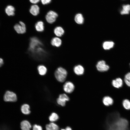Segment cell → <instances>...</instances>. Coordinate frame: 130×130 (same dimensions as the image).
Wrapping results in <instances>:
<instances>
[{
  "label": "cell",
  "instance_id": "cell-1",
  "mask_svg": "<svg viewBox=\"0 0 130 130\" xmlns=\"http://www.w3.org/2000/svg\"><path fill=\"white\" fill-rule=\"evenodd\" d=\"M28 49L29 53L35 57L44 56L47 53L44 49L41 41L36 37L30 38Z\"/></svg>",
  "mask_w": 130,
  "mask_h": 130
},
{
  "label": "cell",
  "instance_id": "cell-2",
  "mask_svg": "<svg viewBox=\"0 0 130 130\" xmlns=\"http://www.w3.org/2000/svg\"><path fill=\"white\" fill-rule=\"evenodd\" d=\"M67 75L66 70L62 67H59L56 70L55 75L57 80L59 82H63L65 80Z\"/></svg>",
  "mask_w": 130,
  "mask_h": 130
},
{
  "label": "cell",
  "instance_id": "cell-3",
  "mask_svg": "<svg viewBox=\"0 0 130 130\" xmlns=\"http://www.w3.org/2000/svg\"><path fill=\"white\" fill-rule=\"evenodd\" d=\"M58 16V14L56 13L51 10L47 13L45 16V19L47 23L52 24L56 21Z\"/></svg>",
  "mask_w": 130,
  "mask_h": 130
},
{
  "label": "cell",
  "instance_id": "cell-4",
  "mask_svg": "<svg viewBox=\"0 0 130 130\" xmlns=\"http://www.w3.org/2000/svg\"><path fill=\"white\" fill-rule=\"evenodd\" d=\"M17 99L16 94L13 92L7 91L5 93L4 96V100L6 102H15Z\"/></svg>",
  "mask_w": 130,
  "mask_h": 130
},
{
  "label": "cell",
  "instance_id": "cell-5",
  "mask_svg": "<svg viewBox=\"0 0 130 130\" xmlns=\"http://www.w3.org/2000/svg\"><path fill=\"white\" fill-rule=\"evenodd\" d=\"M14 28L16 32L19 34H23L26 32V26L24 23L20 21L19 24H15L14 26Z\"/></svg>",
  "mask_w": 130,
  "mask_h": 130
},
{
  "label": "cell",
  "instance_id": "cell-6",
  "mask_svg": "<svg viewBox=\"0 0 130 130\" xmlns=\"http://www.w3.org/2000/svg\"><path fill=\"white\" fill-rule=\"evenodd\" d=\"M96 68L100 72H104L107 71L109 68V66L106 64L104 60L99 61L97 63Z\"/></svg>",
  "mask_w": 130,
  "mask_h": 130
},
{
  "label": "cell",
  "instance_id": "cell-7",
  "mask_svg": "<svg viewBox=\"0 0 130 130\" xmlns=\"http://www.w3.org/2000/svg\"><path fill=\"white\" fill-rule=\"evenodd\" d=\"M70 99L65 94H60L57 99V103L62 106H64L66 101H69Z\"/></svg>",
  "mask_w": 130,
  "mask_h": 130
},
{
  "label": "cell",
  "instance_id": "cell-8",
  "mask_svg": "<svg viewBox=\"0 0 130 130\" xmlns=\"http://www.w3.org/2000/svg\"><path fill=\"white\" fill-rule=\"evenodd\" d=\"M75 87L74 84L71 82L67 81L66 82L63 86L64 91L66 93H71L74 91Z\"/></svg>",
  "mask_w": 130,
  "mask_h": 130
},
{
  "label": "cell",
  "instance_id": "cell-9",
  "mask_svg": "<svg viewBox=\"0 0 130 130\" xmlns=\"http://www.w3.org/2000/svg\"><path fill=\"white\" fill-rule=\"evenodd\" d=\"M62 43L61 39L58 37L53 38L51 40V45L54 46L58 47L60 46Z\"/></svg>",
  "mask_w": 130,
  "mask_h": 130
},
{
  "label": "cell",
  "instance_id": "cell-10",
  "mask_svg": "<svg viewBox=\"0 0 130 130\" xmlns=\"http://www.w3.org/2000/svg\"><path fill=\"white\" fill-rule=\"evenodd\" d=\"M44 22L41 21H39L36 22L35 25V28L36 30L39 32H43L45 27Z\"/></svg>",
  "mask_w": 130,
  "mask_h": 130
},
{
  "label": "cell",
  "instance_id": "cell-11",
  "mask_svg": "<svg viewBox=\"0 0 130 130\" xmlns=\"http://www.w3.org/2000/svg\"><path fill=\"white\" fill-rule=\"evenodd\" d=\"M112 85L115 87L119 88L122 86L123 82L121 78H117L112 80Z\"/></svg>",
  "mask_w": 130,
  "mask_h": 130
},
{
  "label": "cell",
  "instance_id": "cell-12",
  "mask_svg": "<svg viewBox=\"0 0 130 130\" xmlns=\"http://www.w3.org/2000/svg\"><path fill=\"white\" fill-rule=\"evenodd\" d=\"M5 11L6 13L8 16H13L15 14V9L13 6L8 5L5 8Z\"/></svg>",
  "mask_w": 130,
  "mask_h": 130
},
{
  "label": "cell",
  "instance_id": "cell-13",
  "mask_svg": "<svg viewBox=\"0 0 130 130\" xmlns=\"http://www.w3.org/2000/svg\"><path fill=\"white\" fill-rule=\"evenodd\" d=\"M32 126L30 123L26 120H24L20 123V127L22 130H30Z\"/></svg>",
  "mask_w": 130,
  "mask_h": 130
},
{
  "label": "cell",
  "instance_id": "cell-14",
  "mask_svg": "<svg viewBox=\"0 0 130 130\" xmlns=\"http://www.w3.org/2000/svg\"><path fill=\"white\" fill-rule=\"evenodd\" d=\"M53 31L55 35L58 37H61L64 34L65 32L63 29L60 26H58L55 27Z\"/></svg>",
  "mask_w": 130,
  "mask_h": 130
},
{
  "label": "cell",
  "instance_id": "cell-15",
  "mask_svg": "<svg viewBox=\"0 0 130 130\" xmlns=\"http://www.w3.org/2000/svg\"><path fill=\"white\" fill-rule=\"evenodd\" d=\"M30 13L34 16L37 15L39 12V8L37 5H34L32 6L30 9Z\"/></svg>",
  "mask_w": 130,
  "mask_h": 130
},
{
  "label": "cell",
  "instance_id": "cell-16",
  "mask_svg": "<svg viewBox=\"0 0 130 130\" xmlns=\"http://www.w3.org/2000/svg\"><path fill=\"white\" fill-rule=\"evenodd\" d=\"M73 70L75 73L78 75L83 74L84 71V68L80 65L75 66Z\"/></svg>",
  "mask_w": 130,
  "mask_h": 130
},
{
  "label": "cell",
  "instance_id": "cell-17",
  "mask_svg": "<svg viewBox=\"0 0 130 130\" xmlns=\"http://www.w3.org/2000/svg\"><path fill=\"white\" fill-rule=\"evenodd\" d=\"M114 42L112 41H106L103 43V49L106 50H109L113 48L114 45Z\"/></svg>",
  "mask_w": 130,
  "mask_h": 130
},
{
  "label": "cell",
  "instance_id": "cell-18",
  "mask_svg": "<svg viewBox=\"0 0 130 130\" xmlns=\"http://www.w3.org/2000/svg\"><path fill=\"white\" fill-rule=\"evenodd\" d=\"M103 102L104 105L106 106H109L112 105L113 103V99L108 96L104 97L103 99Z\"/></svg>",
  "mask_w": 130,
  "mask_h": 130
},
{
  "label": "cell",
  "instance_id": "cell-19",
  "mask_svg": "<svg viewBox=\"0 0 130 130\" xmlns=\"http://www.w3.org/2000/svg\"><path fill=\"white\" fill-rule=\"evenodd\" d=\"M74 20L76 23L79 24H83L84 21L83 16L82 14L80 13H78L76 15Z\"/></svg>",
  "mask_w": 130,
  "mask_h": 130
},
{
  "label": "cell",
  "instance_id": "cell-20",
  "mask_svg": "<svg viewBox=\"0 0 130 130\" xmlns=\"http://www.w3.org/2000/svg\"><path fill=\"white\" fill-rule=\"evenodd\" d=\"M46 130H59L58 126L56 124L51 122L47 124L46 126Z\"/></svg>",
  "mask_w": 130,
  "mask_h": 130
},
{
  "label": "cell",
  "instance_id": "cell-21",
  "mask_svg": "<svg viewBox=\"0 0 130 130\" xmlns=\"http://www.w3.org/2000/svg\"><path fill=\"white\" fill-rule=\"evenodd\" d=\"M30 109L29 106L26 104H23L21 107V110L22 112L25 115H28L30 113Z\"/></svg>",
  "mask_w": 130,
  "mask_h": 130
},
{
  "label": "cell",
  "instance_id": "cell-22",
  "mask_svg": "<svg viewBox=\"0 0 130 130\" xmlns=\"http://www.w3.org/2000/svg\"><path fill=\"white\" fill-rule=\"evenodd\" d=\"M130 12V5L129 4L123 5L122 9L120 13L121 15L127 14Z\"/></svg>",
  "mask_w": 130,
  "mask_h": 130
},
{
  "label": "cell",
  "instance_id": "cell-23",
  "mask_svg": "<svg viewBox=\"0 0 130 130\" xmlns=\"http://www.w3.org/2000/svg\"><path fill=\"white\" fill-rule=\"evenodd\" d=\"M37 69L39 74L41 75H45L47 72V68L43 65H41L38 66Z\"/></svg>",
  "mask_w": 130,
  "mask_h": 130
},
{
  "label": "cell",
  "instance_id": "cell-24",
  "mask_svg": "<svg viewBox=\"0 0 130 130\" xmlns=\"http://www.w3.org/2000/svg\"><path fill=\"white\" fill-rule=\"evenodd\" d=\"M59 119V116L56 113L53 112L52 113L49 117L50 121L53 122L57 121Z\"/></svg>",
  "mask_w": 130,
  "mask_h": 130
},
{
  "label": "cell",
  "instance_id": "cell-25",
  "mask_svg": "<svg viewBox=\"0 0 130 130\" xmlns=\"http://www.w3.org/2000/svg\"><path fill=\"white\" fill-rule=\"evenodd\" d=\"M122 104L125 109L127 110H130V101L129 100H124L123 101Z\"/></svg>",
  "mask_w": 130,
  "mask_h": 130
},
{
  "label": "cell",
  "instance_id": "cell-26",
  "mask_svg": "<svg viewBox=\"0 0 130 130\" xmlns=\"http://www.w3.org/2000/svg\"><path fill=\"white\" fill-rule=\"evenodd\" d=\"M124 80L126 84L130 87V72L128 73L125 75Z\"/></svg>",
  "mask_w": 130,
  "mask_h": 130
},
{
  "label": "cell",
  "instance_id": "cell-27",
  "mask_svg": "<svg viewBox=\"0 0 130 130\" xmlns=\"http://www.w3.org/2000/svg\"><path fill=\"white\" fill-rule=\"evenodd\" d=\"M33 130H42V127L40 125L35 124L32 128Z\"/></svg>",
  "mask_w": 130,
  "mask_h": 130
},
{
  "label": "cell",
  "instance_id": "cell-28",
  "mask_svg": "<svg viewBox=\"0 0 130 130\" xmlns=\"http://www.w3.org/2000/svg\"><path fill=\"white\" fill-rule=\"evenodd\" d=\"M51 1V0H41L42 4L45 5L50 3Z\"/></svg>",
  "mask_w": 130,
  "mask_h": 130
},
{
  "label": "cell",
  "instance_id": "cell-29",
  "mask_svg": "<svg viewBox=\"0 0 130 130\" xmlns=\"http://www.w3.org/2000/svg\"><path fill=\"white\" fill-rule=\"evenodd\" d=\"M30 2L32 3L36 4L40 0H29Z\"/></svg>",
  "mask_w": 130,
  "mask_h": 130
},
{
  "label": "cell",
  "instance_id": "cell-30",
  "mask_svg": "<svg viewBox=\"0 0 130 130\" xmlns=\"http://www.w3.org/2000/svg\"><path fill=\"white\" fill-rule=\"evenodd\" d=\"M4 64V61L3 59L0 58V67H1Z\"/></svg>",
  "mask_w": 130,
  "mask_h": 130
},
{
  "label": "cell",
  "instance_id": "cell-31",
  "mask_svg": "<svg viewBox=\"0 0 130 130\" xmlns=\"http://www.w3.org/2000/svg\"><path fill=\"white\" fill-rule=\"evenodd\" d=\"M65 129L66 130H72V128L71 127L69 126L67 127Z\"/></svg>",
  "mask_w": 130,
  "mask_h": 130
},
{
  "label": "cell",
  "instance_id": "cell-32",
  "mask_svg": "<svg viewBox=\"0 0 130 130\" xmlns=\"http://www.w3.org/2000/svg\"><path fill=\"white\" fill-rule=\"evenodd\" d=\"M61 130H66L65 129H62Z\"/></svg>",
  "mask_w": 130,
  "mask_h": 130
},
{
  "label": "cell",
  "instance_id": "cell-33",
  "mask_svg": "<svg viewBox=\"0 0 130 130\" xmlns=\"http://www.w3.org/2000/svg\"></svg>",
  "mask_w": 130,
  "mask_h": 130
}]
</instances>
